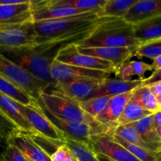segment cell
Instances as JSON below:
<instances>
[{"label": "cell", "mask_w": 161, "mask_h": 161, "mask_svg": "<svg viewBox=\"0 0 161 161\" xmlns=\"http://www.w3.org/2000/svg\"><path fill=\"white\" fill-rule=\"evenodd\" d=\"M159 16H161V0H138L124 19L134 25Z\"/></svg>", "instance_id": "cell-20"}, {"label": "cell", "mask_w": 161, "mask_h": 161, "mask_svg": "<svg viewBox=\"0 0 161 161\" xmlns=\"http://www.w3.org/2000/svg\"><path fill=\"white\" fill-rule=\"evenodd\" d=\"M101 81L95 80H74L55 83L53 89L80 102L87 100L98 87Z\"/></svg>", "instance_id": "cell-12"}, {"label": "cell", "mask_w": 161, "mask_h": 161, "mask_svg": "<svg viewBox=\"0 0 161 161\" xmlns=\"http://www.w3.org/2000/svg\"><path fill=\"white\" fill-rule=\"evenodd\" d=\"M112 97L113 96H102V97H92V98H89L83 102H79V105L85 113L95 119L103 111Z\"/></svg>", "instance_id": "cell-32"}, {"label": "cell", "mask_w": 161, "mask_h": 161, "mask_svg": "<svg viewBox=\"0 0 161 161\" xmlns=\"http://www.w3.org/2000/svg\"><path fill=\"white\" fill-rule=\"evenodd\" d=\"M69 149L66 146V145L63 144L60 146L55 152L50 157V161H64L66 156L69 153Z\"/></svg>", "instance_id": "cell-36"}, {"label": "cell", "mask_w": 161, "mask_h": 161, "mask_svg": "<svg viewBox=\"0 0 161 161\" xmlns=\"http://www.w3.org/2000/svg\"><path fill=\"white\" fill-rule=\"evenodd\" d=\"M138 0H107L105 4L97 13L100 18H124L129 9Z\"/></svg>", "instance_id": "cell-25"}, {"label": "cell", "mask_w": 161, "mask_h": 161, "mask_svg": "<svg viewBox=\"0 0 161 161\" xmlns=\"http://www.w3.org/2000/svg\"><path fill=\"white\" fill-rule=\"evenodd\" d=\"M133 25L124 18H108L97 25L86 39L77 44L78 47H138Z\"/></svg>", "instance_id": "cell-3"}, {"label": "cell", "mask_w": 161, "mask_h": 161, "mask_svg": "<svg viewBox=\"0 0 161 161\" xmlns=\"http://www.w3.org/2000/svg\"><path fill=\"white\" fill-rule=\"evenodd\" d=\"M89 147L95 154H102L114 161H140L124 146L115 142L109 133L93 135L90 139Z\"/></svg>", "instance_id": "cell-11"}, {"label": "cell", "mask_w": 161, "mask_h": 161, "mask_svg": "<svg viewBox=\"0 0 161 161\" xmlns=\"http://www.w3.org/2000/svg\"><path fill=\"white\" fill-rule=\"evenodd\" d=\"M149 71H153L150 64L142 61L129 60L118 66L114 73L116 75V78L124 81H131L134 75H137L138 80L143 81L146 79V73Z\"/></svg>", "instance_id": "cell-23"}, {"label": "cell", "mask_w": 161, "mask_h": 161, "mask_svg": "<svg viewBox=\"0 0 161 161\" xmlns=\"http://www.w3.org/2000/svg\"><path fill=\"white\" fill-rule=\"evenodd\" d=\"M107 0H46L50 6L76 9L99 10Z\"/></svg>", "instance_id": "cell-26"}, {"label": "cell", "mask_w": 161, "mask_h": 161, "mask_svg": "<svg viewBox=\"0 0 161 161\" xmlns=\"http://www.w3.org/2000/svg\"><path fill=\"white\" fill-rule=\"evenodd\" d=\"M7 142L14 145L28 161H50V156L44 152L34 142L31 136L22 131H17L9 135Z\"/></svg>", "instance_id": "cell-16"}, {"label": "cell", "mask_w": 161, "mask_h": 161, "mask_svg": "<svg viewBox=\"0 0 161 161\" xmlns=\"http://www.w3.org/2000/svg\"><path fill=\"white\" fill-rule=\"evenodd\" d=\"M43 114L48 118L49 120L61 131L66 135L68 138L75 140L85 143L89 146L90 139L94 135L102 133H108L109 130L104 128L93 127L89 124L77 121H69L59 119L49 113L44 107L39 105Z\"/></svg>", "instance_id": "cell-6"}, {"label": "cell", "mask_w": 161, "mask_h": 161, "mask_svg": "<svg viewBox=\"0 0 161 161\" xmlns=\"http://www.w3.org/2000/svg\"><path fill=\"white\" fill-rule=\"evenodd\" d=\"M152 114L153 113H151L150 112L146 111L142 108L131 97L126 105L123 113L118 119L117 126L132 124Z\"/></svg>", "instance_id": "cell-27"}, {"label": "cell", "mask_w": 161, "mask_h": 161, "mask_svg": "<svg viewBox=\"0 0 161 161\" xmlns=\"http://www.w3.org/2000/svg\"><path fill=\"white\" fill-rule=\"evenodd\" d=\"M130 124L136 129L142 139L149 146L152 152L157 154L161 153V138L159 136L157 128L153 124V114Z\"/></svg>", "instance_id": "cell-21"}, {"label": "cell", "mask_w": 161, "mask_h": 161, "mask_svg": "<svg viewBox=\"0 0 161 161\" xmlns=\"http://www.w3.org/2000/svg\"><path fill=\"white\" fill-rule=\"evenodd\" d=\"M64 144L79 161H97L96 154L85 143L67 138Z\"/></svg>", "instance_id": "cell-31"}, {"label": "cell", "mask_w": 161, "mask_h": 161, "mask_svg": "<svg viewBox=\"0 0 161 161\" xmlns=\"http://www.w3.org/2000/svg\"><path fill=\"white\" fill-rule=\"evenodd\" d=\"M31 2L19 5H0V26L33 22Z\"/></svg>", "instance_id": "cell-17"}, {"label": "cell", "mask_w": 161, "mask_h": 161, "mask_svg": "<svg viewBox=\"0 0 161 161\" xmlns=\"http://www.w3.org/2000/svg\"><path fill=\"white\" fill-rule=\"evenodd\" d=\"M152 66V69L153 72L161 69V56L157 57V58L153 59L152 64H150Z\"/></svg>", "instance_id": "cell-41"}, {"label": "cell", "mask_w": 161, "mask_h": 161, "mask_svg": "<svg viewBox=\"0 0 161 161\" xmlns=\"http://www.w3.org/2000/svg\"><path fill=\"white\" fill-rule=\"evenodd\" d=\"M156 97H157V104H158L159 108H160V110H161V93L160 94H158Z\"/></svg>", "instance_id": "cell-45"}, {"label": "cell", "mask_w": 161, "mask_h": 161, "mask_svg": "<svg viewBox=\"0 0 161 161\" xmlns=\"http://www.w3.org/2000/svg\"><path fill=\"white\" fill-rule=\"evenodd\" d=\"M0 137H5V138H8L7 135L5 134V132L2 130V128L0 127Z\"/></svg>", "instance_id": "cell-46"}, {"label": "cell", "mask_w": 161, "mask_h": 161, "mask_svg": "<svg viewBox=\"0 0 161 161\" xmlns=\"http://www.w3.org/2000/svg\"><path fill=\"white\" fill-rule=\"evenodd\" d=\"M77 47V46H76ZM79 52L112 63L116 68L135 56L137 47H78Z\"/></svg>", "instance_id": "cell-13"}, {"label": "cell", "mask_w": 161, "mask_h": 161, "mask_svg": "<svg viewBox=\"0 0 161 161\" xmlns=\"http://www.w3.org/2000/svg\"><path fill=\"white\" fill-rule=\"evenodd\" d=\"M135 37L140 44L161 39V16L134 24Z\"/></svg>", "instance_id": "cell-22"}, {"label": "cell", "mask_w": 161, "mask_h": 161, "mask_svg": "<svg viewBox=\"0 0 161 161\" xmlns=\"http://www.w3.org/2000/svg\"><path fill=\"white\" fill-rule=\"evenodd\" d=\"M108 133H113L114 135H118V136L120 137L121 138H123V139L125 140L127 142L130 143V144L140 146V147L143 148V149L151 151L149 146L142 139L141 136H140L138 132L136 130V129L131 124L117 126L116 128L112 130Z\"/></svg>", "instance_id": "cell-30"}, {"label": "cell", "mask_w": 161, "mask_h": 161, "mask_svg": "<svg viewBox=\"0 0 161 161\" xmlns=\"http://www.w3.org/2000/svg\"><path fill=\"white\" fill-rule=\"evenodd\" d=\"M96 157H97V161H114L102 154H96Z\"/></svg>", "instance_id": "cell-43"}, {"label": "cell", "mask_w": 161, "mask_h": 161, "mask_svg": "<svg viewBox=\"0 0 161 161\" xmlns=\"http://www.w3.org/2000/svg\"><path fill=\"white\" fill-rule=\"evenodd\" d=\"M150 89V91H152L153 94L157 97L158 94H160L161 93V81L157 82L155 83H153V84L148 86Z\"/></svg>", "instance_id": "cell-39"}, {"label": "cell", "mask_w": 161, "mask_h": 161, "mask_svg": "<svg viewBox=\"0 0 161 161\" xmlns=\"http://www.w3.org/2000/svg\"><path fill=\"white\" fill-rule=\"evenodd\" d=\"M0 92L14 99L20 105H30L36 108L40 107L37 101L34 100L19 86L1 75H0Z\"/></svg>", "instance_id": "cell-24"}, {"label": "cell", "mask_w": 161, "mask_h": 161, "mask_svg": "<svg viewBox=\"0 0 161 161\" xmlns=\"http://www.w3.org/2000/svg\"><path fill=\"white\" fill-rule=\"evenodd\" d=\"M64 161H79V160H77V159L74 157L73 154L69 151V153L67 154V156H66L65 159H64Z\"/></svg>", "instance_id": "cell-44"}, {"label": "cell", "mask_w": 161, "mask_h": 161, "mask_svg": "<svg viewBox=\"0 0 161 161\" xmlns=\"http://www.w3.org/2000/svg\"><path fill=\"white\" fill-rule=\"evenodd\" d=\"M106 18L108 17H98L96 12H89L64 18L33 22L37 44L64 39L92 31Z\"/></svg>", "instance_id": "cell-2"}, {"label": "cell", "mask_w": 161, "mask_h": 161, "mask_svg": "<svg viewBox=\"0 0 161 161\" xmlns=\"http://www.w3.org/2000/svg\"><path fill=\"white\" fill-rule=\"evenodd\" d=\"M69 44L68 40L61 39L29 47H0V53L53 88L55 83L50 75V66L58 52Z\"/></svg>", "instance_id": "cell-1"}, {"label": "cell", "mask_w": 161, "mask_h": 161, "mask_svg": "<svg viewBox=\"0 0 161 161\" xmlns=\"http://www.w3.org/2000/svg\"><path fill=\"white\" fill-rule=\"evenodd\" d=\"M0 127L7 136L15 132L21 131L17 128L16 126L1 111H0Z\"/></svg>", "instance_id": "cell-35"}, {"label": "cell", "mask_w": 161, "mask_h": 161, "mask_svg": "<svg viewBox=\"0 0 161 161\" xmlns=\"http://www.w3.org/2000/svg\"><path fill=\"white\" fill-rule=\"evenodd\" d=\"M157 133H158L159 136L161 138V125L159 126L158 127H157Z\"/></svg>", "instance_id": "cell-47"}, {"label": "cell", "mask_w": 161, "mask_h": 161, "mask_svg": "<svg viewBox=\"0 0 161 161\" xmlns=\"http://www.w3.org/2000/svg\"><path fill=\"white\" fill-rule=\"evenodd\" d=\"M134 91L119 95L113 96L103 111L95 118L96 120L109 129V131L116 128L117 127L118 119L131 98Z\"/></svg>", "instance_id": "cell-15"}, {"label": "cell", "mask_w": 161, "mask_h": 161, "mask_svg": "<svg viewBox=\"0 0 161 161\" xmlns=\"http://www.w3.org/2000/svg\"><path fill=\"white\" fill-rule=\"evenodd\" d=\"M31 11H32L33 22L42 20H53V19L64 18L72 16L80 15L89 12H96L98 10H89V9H76L71 8H62L50 6L46 3V0L31 1Z\"/></svg>", "instance_id": "cell-14"}, {"label": "cell", "mask_w": 161, "mask_h": 161, "mask_svg": "<svg viewBox=\"0 0 161 161\" xmlns=\"http://www.w3.org/2000/svg\"><path fill=\"white\" fill-rule=\"evenodd\" d=\"M3 161H28V160L17 147L8 143L3 155Z\"/></svg>", "instance_id": "cell-34"}, {"label": "cell", "mask_w": 161, "mask_h": 161, "mask_svg": "<svg viewBox=\"0 0 161 161\" xmlns=\"http://www.w3.org/2000/svg\"><path fill=\"white\" fill-rule=\"evenodd\" d=\"M111 73L103 71L84 69L70 64H63L56 59L50 66V75L54 83L74 80H95L102 81L108 78ZM55 85V84H54Z\"/></svg>", "instance_id": "cell-10"}, {"label": "cell", "mask_w": 161, "mask_h": 161, "mask_svg": "<svg viewBox=\"0 0 161 161\" xmlns=\"http://www.w3.org/2000/svg\"><path fill=\"white\" fill-rule=\"evenodd\" d=\"M55 59L63 64L93 70L103 71L111 74L114 73L116 69L108 61L80 53L77 49L76 44H71L61 49L58 52Z\"/></svg>", "instance_id": "cell-7"}, {"label": "cell", "mask_w": 161, "mask_h": 161, "mask_svg": "<svg viewBox=\"0 0 161 161\" xmlns=\"http://www.w3.org/2000/svg\"><path fill=\"white\" fill-rule=\"evenodd\" d=\"M7 138L0 137V161H3V155L7 148Z\"/></svg>", "instance_id": "cell-38"}, {"label": "cell", "mask_w": 161, "mask_h": 161, "mask_svg": "<svg viewBox=\"0 0 161 161\" xmlns=\"http://www.w3.org/2000/svg\"><path fill=\"white\" fill-rule=\"evenodd\" d=\"M113 137V140L117 143L124 146L127 149L131 154H133L136 158H138L140 161H161V153L157 154L153 152L147 150L146 149L140 147V146H135V145L130 144L127 142L125 140L121 138L118 135H114L113 133H109Z\"/></svg>", "instance_id": "cell-29"}, {"label": "cell", "mask_w": 161, "mask_h": 161, "mask_svg": "<svg viewBox=\"0 0 161 161\" xmlns=\"http://www.w3.org/2000/svg\"><path fill=\"white\" fill-rule=\"evenodd\" d=\"M142 81L138 79L127 82L117 78L108 77L101 81L98 87L91 94L90 98L102 97V96H116L125 94L142 86Z\"/></svg>", "instance_id": "cell-19"}, {"label": "cell", "mask_w": 161, "mask_h": 161, "mask_svg": "<svg viewBox=\"0 0 161 161\" xmlns=\"http://www.w3.org/2000/svg\"><path fill=\"white\" fill-rule=\"evenodd\" d=\"M37 44L33 22L25 25L0 26V47H29Z\"/></svg>", "instance_id": "cell-8"}, {"label": "cell", "mask_w": 161, "mask_h": 161, "mask_svg": "<svg viewBox=\"0 0 161 161\" xmlns=\"http://www.w3.org/2000/svg\"><path fill=\"white\" fill-rule=\"evenodd\" d=\"M0 75L19 86L36 101L38 100L42 93L50 89V86L47 83L36 79L26 70L5 58L1 53Z\"/></svg>", "instance_id": "cell-5"}, {"label": "cell", "mask_w": 161, "mask_h": 161, "mask_svg": "<svg viewBox=\"0 0 161 161\" xmlns=\"http://www.w3.org/2000/svg\"><path fill=\"white\" fill-rule=\"evenodd\" d=\"M132 98L146 111L155 113L160 110L157 97L148 86H140L135 89Z\"/></svg>", "instance_id": "cell-28"}, {"label": "cell", "mask_w": 161, "mask_h": 161, "mask_svg": "<svg viewBox=\"0 0 161 161\" xmlns=\"http://www.w3.org/2000/svg\"><path fill=\"white\" fill-rule=\"evenodd\" d=\"M0 111L22 132L31 136L39 135L25 117L19 108V104L11 97L0 92Z\"/></svg>", "instance_id": "cell-18"}, {"label": "cell", "mask_w": 161, "mask_h": 161, "mask_svg": "<svg viewBox=\"0 0 161 161\" xmlns=\"http://www.w3.org/2000/svg\"><path fill=\"white\" fill-rule=\"evenodd\" d=\"M153 120L156 128L161 125V110H159L158 112L153 114Z\"/></svg>", "instance_id": "cell-42"}, {"label": "cell", "mask_w": 161, "mask_h": 161, "mask_svg": "<svg viewBox=\"0 0 161 161\" xmlns=\"http://www.w3.org/2000/svg\"><path fill=\"white\" fill-rule=\"evenodd\" d=\"M161 81V69L153 72L150 76L145 79L142 83V86H149L157 82Z\"/></svg>", "instance_id": "cell-37"}, {"label": "cell", "mask_w": 161, "mask_h": 161, "mask_svg": "<svg viewBox=\"0 0 161 161\" xmlns=\"http://www.w3.org/2000/svg\"><path fill=\"white\" fill-rule=\"evenodd\" d=\"M135 56L138 58H149L154 59L161 56V39H156L151 42L140 44L135 50Z\"/></svg>", "instance_id": "cell-33"}, {"label": "cell", "mask_w": 161, "mask_h": 161, "mask_svg": "<svg viewBox=\"0 0 161 161\" xmlns=\"http://www.w3.org/2000/svg\"><path fill=\"white\" fill-rule=\"evenodd\" d=\"M29 2L30 0H0V5H19Z\"/></svg>", "instance_id": "cell-40"}, {"label": "cell", "mask_w": 161, "mask_h": 161, "mask_svg": "<svg viewBox=\"0 0 161 161\" xmlns=\"http://www.w3.org/2000/svg\"><path fill=\"white\" fill-rule=\"evenodd\" d=\"M19 108L38 135L52 141L64 143L67 138L66 135L49 120L48 118L43 114L40 107L36 108L19 104Z\"/></svg>", "instance_id": "cell-9"}, {"label": "cell", "mask_w": 161, "mask_h": 161, "mask_svg": "<svg viewBox=\"0 0 161 161\" xmlns=\"http://www.w3.org/2000/svg\"><path fill=\"white\" fill-rule=\"evenodd\" d=\"M37 102L49 113L59 119L86 123L91 124L93 127L109 130V129L85 113L80 108L78 102L70 98L59 91L53 89L47 90L39 95Z\"/></svg>", "instance_id": "cell-4"}]
</instances>
